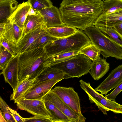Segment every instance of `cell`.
Returning a JSON list of instances; mask_svg holds the SVG:
<instances>
[{"instance_id":"cell-33","label":"cell","mask_w":122,"mask_h":122,"mask_svg":"<svg viewBox=\"0 0 122 122\" xmlns=\"http://www.w3.org/2000/svg\"><path fill=\"white\" fill-rule=\"evenodd\" d=\"M0 112L7 122H16L9 109V107L0 96Z\"/></svg>"},{"instance_id":"cell-10","label":"cell","mask_w":122,"mask_h":122,"mask_svg":"<svg viewBox=\"0 0 122 122\" xmlns=\"http://www.w3.org/2000/svg\"><path fill=\"white\" fill-rule=\"evenodd\" d=\"M20 54L13 57L8 63L0 74H2L5 81L11 86L13 91L19 81L18 78L19 57Z\"/></svg>"},{"instance_id":"cell-15","label":"cell","mask_w":122,"mask_h":122,"mask_svg":"<svg viewBox=\"0 0 122 122\" xmlns=\"http://www.w3.org/2000/svg\"><path fill=\"white\" fill-rule=\"evenodd\" d=\"M23 36V29L20 28L16 24L8 21L5 23L4 32L0 37L17 46Z\"/></svg>"},{"instance_id":"cell-42","label":"cell","mask_w":122,"mask_h":122,"mask_svg":"<svg viewBox=\"0 0 122 122\" xmlns=\"http://www.w3.org/2000/svg\"></svg>"},{"instance_id":"cell-1","label":"cell","mask_w":122,"mask_h":122,"mask_svg":"<svg viewBox=\"0 0 122 122\" xmlns=\"http://www.w3.org/2000/svg\"><path fill=\"white\" fill-rule=\"evenodd\" d=\"M63 23L81 31L94 25L103 13L101 0H63L59 8Z\"/></svg>"},{"instance_id":"cell-28","label":"cell","mask_w":122,"mask_h":122,"mask_svg":"<svg viewBox=\"0 0 122 122\" xmlns=\"http://www.w3.org/2000/svg\"><path fill=\"white\" fill-rule=\"evenodd\" d=\"M101 104L106 108L107 111H111L115 113L122 114V105L115 101L108 99L102 95L100 100Z\"/></svg>"},{"instance_id":"cell-38","label":"cell","mask_w":122,"mask_h":122,"mask_svg":"<svg viewBox=\"0 0 122 122\" xmlns=\"http://www.w3.org/2000/svg\"><path fill=\"white\" fill-rule=\"evenodd\" d=\"M113 27L119 34L122 36V22L115 25Z\"/></svg>"},{"instance_id":"cell-22","label":"cell","mask_w":122,"mask_h":122,"mask_svg":"<svg viewBox=\"0 0 122 122\" xmlns=\"http://www.w3.org/2000/svg\"><path fill=\"white\" fill-rule=\"evenodd\" d=\"M28 14L25 22L23 28V36L38 25L45 23L43 18L37 11Z\"/></svg>"},{"instance_id":"cell-27","label":"cell","mask_w":122,"mask_h":122,"mask_svg":"<svg viewBox=\"0 0 122 122\" xmlns=\"http://www.w3.org/2000/svg\"><path fill=\"white\" fill-rule=\"evenodd\" d=\"M78 54H83L93 61L98 58L101 53L98 48L91 43L81 49L79 51Z\"/></svg>"},{"instance_id":"cell-25","label":"cell","mask_w":122,"mask_h":122,"mask_svg":"<svg viewBox=\"0 0 122 122\" xmlns=\"http://www.w3.org/2000/svg\"><path fill=\"white\" fill-rule=\"evenodd\" d=\"M58 38L50 35L47 30L38 37L25 51H28L39 47H44L47 44Z\"/></svg>"},{"instance_id":"cell-29","label":"cell","mask_w":122,"mask_h":122,"mask_svg":"<svg viewBox=\"0 0 122 122\" xmlns=\"http://www.w3.org/2000/svg\"><path fill=\"white\" fill-rule=\"evenodd\" d=\"M96 27L115 42L122 46V36L113 27L104 26Z\"/></svg>"},{"instance_id":"cell-19","label":"cell","mask_w":122,"mask_h":122,"mask_svg":"<svg viewBox=\"0 0 122 122\" xmlns=\"http://www.w3.org/2000/svg\"><path fill=\"white\" fill-rule=\"evenodd\" d=\"M80 86L87 93L91 103H94L98 109L105 115L107 113L105 108L100 102L102 94L98 92L91 86L89 82L87 83L82 80L79 81Z\"/></svg>"},{"instance_id":"cell-6","label":"cell","mask_w":122,"mask_h":122,"mask_svg":"<svg viewBox=\"0 0 122 122\" xmlns=\"http://www.w3.org/2000/svg\"><path fill=\"white\" fill-rule=\"evenodd\" d=\"M16 103L19 109L24 110L34 116L45 117L53 120L52 116L47 109L43 99L38 100L22 98Z\"/></svg>"},{"instance_id":"cell-13","label":"cell","mask_w":122,"mask_h":122,"mask_svg":"<svg viewBox=\"0 0 122 122\" xmlns=\"http://www.w3.org/2000/svg\"><path fill=\"white\" fill-rule=\"evenodd\" d=\"M45 23L41 24L24 35L19 42L17 46L18 54L26 51L38 37L47 29Z\"/></svg>"},{"instance_id":"cell-35","label":"cell","mask_w":122,"mask_h":122,"mask_svg":"<svg viewBox=\"0 0 122 122\" xmlns=\"http://www.w3.org/2000/svg\"><path fill=\"white\" fill-rule=\"evenodd\" d=\"M24 122H53L52 119L45 117L34 116L28 118H23Z\"/></svg>"},{"instance_id":"cell-31","label":"cell","mask_w":122,"mask_h":122,"mask_svg":"<svg viewBox=\"0 0 122 122\" xmlns=\"http://www.w3.org/2000/svg\"><path fill=\"white\" fill-rule=\"evenodd\" d=\"M31 5V10L34 11H38L51 6L53 3L51 0H28Z\"/></svg>"},{"instance_id":"cell-2","label":"cell","mask_w":122,"mask_h":122,"mask_svg":"<svg viewBox=\"0 0 122 122\" xmlns=\"http://www.w3.org/2000/svg\"><path fill=\"white\" fill-rule=\"evenodd\" d=\"M46 55L43 47H39L20 54L18 78L21 81L28 76L38 77L45 67L44 64Z\"/></svg>"},{"instance_id":"cell-40","label":"cell","mask_w":122,"mask_h":122,"mask_svg":"<svg viewBox=\"0 0 122 122\" xmlns=\"http://www.w3.org/2000/svg\"><path fill=\"white\" fill-rule=\"evenodd\" d=\"M0 122H7L4 117L3 116L1 112H0Z\"/></svg>"},{"instance_id":"cell-8","label":"cell","mask_w":122,"mask_h":122,"mask_svg":"<svg viewBox=\"0 0 122 122\" xmlns=\"http://www.w3.org/2000/svg\"><path fill=\"white\" fill-rule=\"evenodd\" d=\"M48 101L66 115L71 122H85L86 118L75 112L51 90L42 98Z\"/></svg>"},{"instance_id":"cell-7","label":"cell","mask_w":122,"mask_h":122,"mask_svg":"<svg viewBox=\"0 0 122 122\" xmlns=\"http://www.w3.org/2000/svg\"><path fill=\"white\" fill-rule=\"evenodd\" d=\"M51 90L75 112L84 117L81 112L79 97L73 88L59 86Z\"/></svg>"},{"instance_id":"cell-12","label":"cell","mask_w":122,"mask_h":122,"mask_svg":"<svg viewBox=\"0 0 122 122\" xmlns=\"http://www.w3.org/2000/svg\"><path fill=\"white\" fill-rule=\"evenodd\" d=\"M38 12L42 16L47 27L65 26L63 22L59 9L52 5Z\"/></svg>"},{"instance_id":"cell-21","label":"cell","mask_w":122,"mask_h":122,"mask_svg":"<svg viewBox=\"0 0 122 122\" xmlns=\"http://www.w3.org/2000/svg\"><path fill=\"white\" fill-rule=\"evenodd\" d=\"M38 77L40 81L50 80L60 81L64 79L69 78L63 71L51 66L45 67Z\"/></svg>"},{"instance_id":"cell-32","label":"cell","mask_w":122,"mask_h":122,"mask_svg":"<svg viewBox=\"0 0 122 122\" xmlns=\"http://www.w3.org/2000/svg\"><path fill=\"white\" fill-rule=\"evenodd\" d=\"M0 46V68L2 71L8 63L14 56L3 46Z\"/></svg>"},{"instance_id":"cell-36","label":"cell","mask_w":122,"mask_h":122,"mask_svg":"<svg viewBox=\"0 0 122 122\" xmlns=\"http://www.w3.org/2000/svg\"><path fill=\"white\" fill-rule=\"evenodd\" d=\"M122 91V81L114 90L109 94L106 95L105 97L110 100L115 101L117 96Z\"/></svg>"},{"instance_id":"cell-41","label":"cell","mask_w":122,"mask_h":122,"mask_svg":"<svg viewBox=\"0 0 122 122\" xmlns=\"http://www.w3.org/2000/svg\"></svg>"},{"instance_id":"cell-23","label":"cell","mask_w":122,"mask_h":122,"mask_svg":"<svg viewBox=\"0 0 122 122\" xmlns=\"http://www.w3.org/2000/svg\"><path fill=\"white\" fill-rule=\"evenodd\" d=\"M78 30L76 28L66 25L47 28V31L51 36L59 38H65L76 33Z\"/></svg>"},{"instance_id":"cell-18","label":"cell","mask_w":122,"mask_h":122,"mask_svg":"<svg viewBox=\"0 0 122 122\" xmlns=\"http://www.w3.org/2000/svg\"><path fill=\"white\" fill-rule=\"evenodd\" d=\"M110 65L105 59L100 56L92 61L89 73L95 80H98L104 76L108 71Z\"/></svg>"},{"instance_id":"cell-14","label":"cell","mask_w":122,"mask_h":122,"mask_svg":"<svg viewBox=\"0 0 122 122\" xmlns=\"http://www.w3.org/2000/svg\"><path fill=\"white\" fill-rule=\"evenodd\" d=\"M39 81L38 77L33 78H30L29 76L19 81L15 90L10 95V100L16 103L27 92Z\"/></svg>"},{"instance_id":"cell-4","label":"cell","mask_w":122,"mask_h":122,"mask_svg":"<svg viewBox=\"0 0 122 122\" xmlns=\"http://www.w3.org/2000/svg\"><path fill=\"white\" fill-rule=\"evenodd\" d=\"M91 43L96 46L100 51V53L105 58L113 57L118 60H122V46L102 32L94 25L84 30Z\"/></svg>"},{"instance_id":"cell-11","label":"cell","mask_w":122,"mask_h":122,"mask_svg":"<svg viewBox=\"0 0 122 122\" xmlns=\"http://www.w3.org/2000/svg\"><path fill=\"white\" fill-rule=\"evenodd\" d=\"M59 81L54 80L39 81L27 92L22 98L41 100L53 86Z\"/></svg>"},{"instance_id":"cell-39","label":"cell","mask_w":122,"mask_h":122,"mask_svg":"<svg viewBox=\"0 0 122 122\" xmlns=\"http://www.w3.org/2000/svg\"><path fill=\"white\" fill-rule=\"evenodd\" d=\"M5 23H0V37L2 36L4 31Z\"/></svg>"},{"instance_id":"cell-16","label":"cell","mask_w":122,"mask_h":122,"mask_svg":"<svg viewBox=\"0 0 122 122\" xmlns=\"http://www.w3.org/2000/svg\"><path fill=\"white\" fill-rule=\"evenodd\" d=\"M31 10V5L28 1L19 4L9 18L8 21L15 23L20 28L23 29L25 20Z\"/></svg>"},{"instance_id":"cell-3","label":"cell","mask_w":122,"mask_h":122,"mask_svg":"<svg viewBox=\"0 0 122 122\" xmlns=\"http://www.w3.org/2000/svg\"><path fill=\"white\" fill-rule=\"evenodd\" d=\"M91 43L84 32L79 30L71 36L51 41L47 44L44 48L46 58L63 53L79 51Z\"/></svg>"},{"instance_id":"cell-34","label":"cell","mask_w":122,"mask_h":122,"mask_svg":"<svg viewBox=\"0 0 122 122\" xmlns=\"http://www.w3.org/2000/svg\"><path fill=\"white\" fill-rule=\"evenodd\" d=\"M0 45L3 46L14 56L18 54L17 46H14L2 37H0Z\"/></svg>"},{"instance_id":"cell-5","label":"cell","mask_w":122,"mask_h":122,"mask_svg":"<svg viewBox=\"0 0 122 122\" xmlns=\"http://www.w3.org/2000/svg\"><path fill=\"white\" fill-rule=\"evenodd\" d=\"M92 60L83 54H78L50 66L63 71L69 78H79L89 72Z\"/></svg>"},{"instance_id":"cell-26","label":"cell","mask_w":122,"mask_h":122,"mask_svg":"<svg viewBox=\"0 0 122 122\" xmlns=\"http://www.w3.org/2000/svg\"><path fill=\"white\" fill-rule=\"evenodd\" d=\"M43 99L46 106L51 115L53 122H71L68 117L50 101Z\"/></svg>"},{"instance_id":"cell-20","label":"cell","mask_w":122,"mask_h":122,"mask_svg":"<svg viewBox=\"0 0 122 122\" xmlns=\"http://www.w3.org/2000/svg\"><path fill=\"white\" fill-rule=\"evenodd\" d=\"M16 0H0V23H6L17 8Z\"/></svg>"},{"instance_id":"cell-30","label":"cell","mask_w":122,"mask_h":122,"mask_svg":"<svg viewBox=\"0 0 122 122\" xmlns=\"http://www.w3.org/2000/svg\"><path fill=\"white\" fill-rule=\"evenodd\" d=\"M122 9V0H105L103 1L102 13H108Z\"/></svg>"},{"instance_id":"cell-37","label":"cell","mask_w":122,"mask_h":122,"mask_svg":"<svg viewBox=\"0 0 122 122\" xmlns=\"http://www.w3.org/2000/svg\"><path fill=\"white\" fill-rule=\"evenodd\" d=\"M9 109L16 122H24L22 117H21L16 111L9 107Z\"/></svg>"},{"instance_id":"cell-24","label":"cell","mask_w":122,"mask_h":122,"mask_svg":"<svg viewBox=\"0 0 122 122\" xmlns=\"http://www.w3.org/2000/svg\"><path fill=\"white\" fill-rule=\"evenodd\" d=\"M79 51L63 53L52 56L46 58L44 64L45 67L67 60L78 54Z\"/></svg>"},{"instance_id":"cell-17","label":"cell","mask_w":122,"mask_h":122,"mask_svg":"<svg viewBox=\"0 0 122 122\" xmlns=\"http://www.w3.org/2000/svg\"><path fill=\"white\" fill-rule=\"evenodd\" d=\"M122 22V9L108 13H102L97 19L94 25L113 27Z\"/></svg>"},{"instance_id":"cell-9","label":"cell","mask_w":122,"mask_h":122,"mask_svg":"<svg viewBox=\"0 0 122 122\" xmlns=\"http://www.w3.org/2000/svg\"><path fill=\"white\" fill-rule=\"evenodd\" d=\"M122 81V64L112 70L107 77L95 90L106 95L112 89L115 88Z\"/></svg>"}]
</instances>
